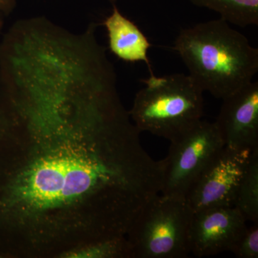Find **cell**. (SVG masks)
Instances as JSON below:
<instances>
[{
	"label": "cell",
	"mask_w": 258,
	"mask_h": 258,
	"mask_svg": "<svg viewBox=\"0 0 258 258\" xmlns=\"http://www.w3.org/2000/svg\"><path fill=\"white\" fill-rule=\"evenodd\" d=\"M113 73L46 56L0 79V255L64 258L123 238L161 193Z\"/></svg>",
	"instance_id": "1"
},
{
	"label": "cell",
	"mask_w": 258,
	"mask_h": 258,
	"mask_svg": "<svg viewBox=\"0 0 258 258\" xmlns=\"http://www.w3.org/2000/svg\"><path fill=\"white\" fill-rule=\"evenodd\" d=\"M173 48L190 77L218 99L252 82L258 71V49L222 18L182 29Z\"/></svg>",
	"instance_id": "2"
},
{
	"label": "cell",
	"mask_w": 258,
	"mask_h": 258,
	"mask_svg": "<svg viewBox=\"0 0 258 258\" xmlns=\"http://www.w3.org/2000/svg\"><path fill=\"white\" fill-rule=\"evenodd\" d=\"M128 111L139 132L172 142L202 120L204 91L189 75H150Z\"/></svg>",
	"instance_id": "3"
},
{
	"label": "cell",
	"mask_w": 258,
	"mask_h": 258,
	"mask_svg": "<svg viewBox=\"0 0 258 258\" xmlns=\"http://www.w3.org/2000/svg\"><path fill=\"white\" fill-rule=\"evenodd\" d=\"M192 216L186 198L158 195L127 235L132 258L187 257Z\"/></svg>",
	"instance_id": "4"
},
{
	"label": "cell",
	"mask_w": 258,
	"mask_h": 258,
	"mask_svg": "<svg viewBox=\"0 0 258 258\" xmlns=\"http://www.w3.org/2000/svg\"><path fill=\"white\" fill-rule=\"evenodd\" d=\"M170 142L167 156L159 161L163 175L161 194L186 198L225 144L215 122L203 120Z\"/></svg>",
	"instance_id": "5"
},
{
	"label": "cell",
	"mask_w": 258,
	"mask_h": 258,
	"mask_svg": "<svg viewBox=\"0 0 258 258\" xmlns=\"http://www.w3.org/2000/svg\"><path fill=\"white\" fill-rule=\"evenodd\" d=\"M253 151L224 146L201 173L186 197L193 213L234 207L237 190Z\"/></svg>",
	"instance_id": "6"
},
{
	"label": "cell",
	"mask_w": 258,
	"mask_h": 258,
	"mask_svg": "<svg viewBox=\"0 0 258 258\" xmlns=\"http://www.w3.org/2000/svg\"><path fill=\"white\" fill-rule=\"evenodd\" d=\"M247 228V220L235 207L195 212L189 227L190 252L203 257L232 252Z\"/></svg>",
	"instance_id": "7"
},
{
	"label": "cell",
	"mask_w": 258,
	"mask_h": 258,
	"mask_svg": "<svg viewBox=\"0 0 258 258\" xmlns=\"http://www.w3.org/2000/svg\"><path fill=\"white\" fill-rule=\"evenodd\" d=\"M215 123L225 146L258 149V83L252 81L222 99Z\"/></svg>",
	"instance_id": "8"
},
{
	"label": "cell",
	"mask_w": 258,
	"mask_h": 258,
	"mask_svg": "<svg viewBox=\"0 0 258 258\" xmlns=\"http://www.w3.org/2000/svg\"><path fill=\"white\" fill-rule=\"evenodd\" d=\"M103 25L108 35V47L113 55L125 62H144L149 74H154L148 56L152 44L133 21L113 5L111 14L105 19Z\"/></svg>",
	"instance_id": "9"
},
{
	"label": "cell",
	"mask_w": 258,
	"mask_h": 258,
	"mask_svg": "<svg viewBox=\"0 0 258 258\" xmlns=\"http://www.w3.org/2000/svg\"><path fill=\"white\" fill-rule=\"evenodd\" d=\"M200 8H208L227 23L244 27L258 25V0H188Z\"/></svg>",
	"instance_id": "10"
},
{
	"label": "cell",
	"mask_w": 258,
	"mask_h": 258,
	"mask_svg": "<svg viewBox=\"0 0 258 258\" xmlns=\"http://www.w3.org/2000/svg\"><path fill=\"white\" fill-rule=\"evenodd\" d=\"M247 221L258 222V149L254 150L234 203Z\"/></svg>",
	"instance_id": "11"
},
{
	"label": "cell",
	"mask_w": 258,
	"mask_h": 258,
	"mask_svg": "<svg viewBox=\"0 0 258 258\" xmlns=\"http://www.w3.org/2000/svg\"><path fill=\"white\" fill-rule=\"evenodd\" d=\"M64 258H132L126 237L96 241L72 249Z\"/></svg>",
	"instance_id": "12"
},
{
	"label": "cell",
	"mask_w": 258,
	"mask_h": 258,
	"mask_svg": "<svg viewBox=\"0 0 258 258\" xmlns=\"http://www.w3.org/2000/svg\"><path fill=\"white\" fill-rule=\"evenodd\" d=\"M239 258L258 257V225L247 227L232 252Z\"/></svg>",
	"instance_id": "13"
},
{
	"label": "cell",
	"mask_w": 258,
	"mask_h": 258,
	"mask_svg": "<svg viewBox=\"0 0 258 258\" xmlns=\"http://www.w3.org/2000/svg\"><path fill=\"white\" fill-rule=\"evenodd\" d=\"M18 0H0V15H9L13 13Z\"/></svg>",
	"instance_id": "14"
},
{
	"label": "cell",
	"mask_w": 258,
	"mask_h": 258,
	"mask_svg": "<svg viewBox=\"0 0 258 258\" xmlns=\"http://www.w3.org/2000/svg\"><path fill=\"white\" fill-rule=\"evenodd\" d=\"M3 19L2 18V15H0V32H1L2 29L3 27Z\"/></svg>",
	"instance_id": "15"
},
{
	"label": "cell",
	"mask_w": 258,
	"mask_h": 258,
	"mask_svg": "<svg viewBox=\"0 0 258 258\" xmlns=\"http://www.w3.org/2000/svg\"><path fill=\"white\" fill-rule=\"evenodd\" d=\"M108 1L111 2V3H113V2L117 1V0H108Z\"/></svg>",
	"instance_id": "16"
},
{
	"label": "cell",
	"mask_w": 258,
	"mask_h": 258,
	"mask_svg": "<svg viewBox=\"0 0 258 258\" xmlns=\"http://www.w3.org/2000/svg\"><path fill=\"white\" fill-rule=\"evenodd\" d=\"M0 258H2L1 256H0Z\"/></svg>",
	"instance_id": "17"
}]
</instances>
